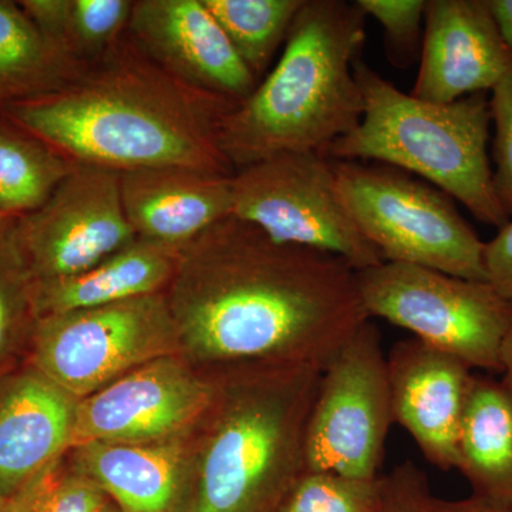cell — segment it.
Segmentation results:
<instances>
[{"label": "cell", "instance_id": "ac0fdd59", "mask_svg": "<svg viewBox=\"0 0 512 512\" xmlns=\"http://www.w3.org/2000/svg\"><path fill=\"white\" fill-rule=\"evenodd\" d=\"M73 463L121 512H187L184 450L158 443H89L73 448Z\"/></svg>", "mask_w": 512, "mask_h": 512}, {"label": "cell", "instance_id": "5b68a950", "mask_svg": "<svg viewBox=\"0 0 512 512\" xmlns=\"http://www.w3.org/2000/svg\"><path fill=\"white\" fill-rule=\"evenodd\" d=\"M363 116L325 156L400 168L460 202L481 224L500 229L511 220L495 194L488 143L490 93L440 104L402 92L357 60Z\"/></svg>", "mask_w": 512, "mask_h": 512}, {"label": "cell", "instance_id": "9a60e30c", "mask_svg": "<svg viewBox=\"0 0 512 512\" xmlns=\"http://www.w3.org/2000/svg\"><path fill=\"white\" fill-rule=\"evenodd\" d=\"M393 423L400 424L431 464L456 470L457 439L474 370L417 339L387 355Z\"/></svg>", "mask_w": 512, "mask_h": 512}, {"label": "cell", "instance_id": "4316f807", "mask_svg": "<svg viewBox=\"0 0 512 512\" xmlns=\"http://www.w3.org/2000/svg\"><path fill=\"white\" fill-rule=\"evenodd\" d=\"M366 16L380 23L387 56L393 66H410L420 59L427 0H357Z\"/></svg>", "mask_w": 512, "mask_h": 512}, {"label": "cell", "instance_id": "277c9868", "mask_svg": "<svg viewBox=\"0 0 512 512\" xmlns=\"http://www.w3.org/2000/svg\"><path fill=\"white\" fill-rule=\"evenodd\" d=\"M217 403L187 512H281L306 473L305 431L320 373L296 363H239Z\"/></svg>", "mask_w": 512, "mask_h": 512}, {"label": "cell", "instance_id": "e0dca14e", "mask_svg": "<svg viewBox=\"0 0 512 512\" xmlns=\"http://www.w3.org/2000/svg\"><path fill=\"white\" fill-rule=\"evenodd\" d=\"M232 177L187 167L121 173L124 214L137 238L188 244L232 215Z\"/></svg>", "mask_w": 512, "mask_h": 512}, {"label": "cell", "instance_id": "7402d4cb", "mask_svg": "<svg viewBox=\"0 0 512 512\" xmlns=\"http://www.w3.org/2000/svg\"><path fill=\"white\" fill-rule=\"evenodd\" d=\"M37 29L77 62L96 63L127 33L133 0H20Z\"/></svg>", "mask_w": 512, "mask_h": 512}, {"label": "cell", "instance_id": "8992f818", "mask_svg": "<svg viewBox=\"0 0 512 512\" xmlns=\"http://www.w3.org/2000/svg\"><path fill=\"white\" fill-rule=\"evenodd\" d=\"M343 204L383 262L487 282L485 242L446 192L400 168L333 160Z\"/></svg>", "mask_w": 512, "mask_h": 512}, {"label": "cell", "instance_id": "1f68e13d", "mask_svg": "<svg viewBox=\"0 0 512 512\" xmlns=\"http://www.w3.org/2000/svg\"><path fill=\"white\" fill-rule=\"evenodd\" d=\"M417 512H512V510L487 503L473 495L464 500H443V498L434 497L427 485L421 491Z\"/></svg>", "mask_w": 512, "mask_h": 512}, {"label": "cell", "instance_id": "7c38bea8", "mask_svg": "<svg viewBox=\"0 0 512 512\" xmlns=\"http://www.w3.org/2000/svg\"><path fill=\"white\" fill-rule=\"evenodd\" d=\"M217 386L192 375L177 356L131 370L80 399L69 451L89 443H158L214 407Z\"/></svg>", "mask_w": 512, "mask_h": 512}, {"label": "cell", "instance_id": "8fae6325", "mask_svg": "<svg viewBox=\"0 0 512 512\" xmlns=\"http://www.w3.org/2000/svg\"><path fill=\"white\" fill-rule=\"evenodd\" d=\"M16 242L36 284L82 274L137 239L120 173L76 164L49 200L16 220Z\"/></svg>", "mask_w": 512, "mask_h": 512}, {"label": "cell", "instance_id": "83f0119b", "mask_svg": "<svg viewBox=\"0 0 512 512\" xmlns=\"http://www.w3.org/2000/svg\"><path fill=\"white\" fill-rule=\"evenodd\" d=\"M113 501L92 480L66 470L62 457L43 474L29 512H107Z\"/></svg>", "mask_w": 512, "mask_h": 512}, {"label": "cell", "instance_id": "52a82bcc", "mask_svg": "<svg viewBox=\"0 0 512 512\" xmlns=\"http://www.w3.org/2000/svg\"><path fill=\"white\" fill-rule=\"evenodd\" d=\"M369 318L409 330L413 338L470 369L501 373V350L512 326V302L483 281L436 269L383 264L356 272Z\"/></svg>", "mask_w": 512, "mask_h": 512}, {"label": "cell", "instance_id": "d590c367", "mask_svg": "<svg viewBox=\"0 0 512 512\" xmlns=\"http://www.w3.org/2000/svg\"><path fill=\"white\" fill-rule=\"evenodd\" d=\"M16 220H13V218L6 217L5 214H2L0 212V235L3 234V232L8 231L10 227H12L13 222Z\"/></svg>", "mask_w": 512, "mask_h": 512}, {"label": "cell", "instance_id": "44dd1931", "mask_svg": "<svg viewBox=\"0 0 512 512\" xmlns=\"http://www.w3.org/2000/svg\"><path fill=\"white\" fill-rule=\"evenodd\" d=\"M86 69L50 42L19 2L0 0V109L59 92Z\"/></svg>", "mask_w": 512, "mask_h": 512}, {"label": "cell", "instance_id": "9c48e42d", "mask_svg": "<svg viewBox=\"0 0 512 512\" xmlns=\"http://www.w3.org/2000/svg\"><path fill=\"white\" fill-rule=\"evenodd\" d=\"M232 215L285 244L339 256L356 272L383 264L343 204L332 158L285 153L232 177Z\"/></svg>", "mask_w": 512, "mask_h": 512}, {"label": "cell", "instance_id": "4fadbf2b", "mask_svg": "<svg viewBox=\"0 0 512 512\" xmlns=\"http://www.w3.org/2000/svg\"><path fill=\"white\" fill-rule=\"evenodd\" d=\"M512 73V52L488 0H427L417 99L447 104L491 93Z\"/></svg>", "mask_w": 512, "mask_h": 512}, {"label": "cell", "instance_id": "6da1fadb", "mask_svg": "<svg viewBox=\"0 0 512 512\" xmlns=\"http://www.w3.org/2000/svg\"><path fill=\"white\" fill-rule=\"evenodd\" d=\"M181 345L208 362L323 370L369 320L355 269L229 215L185 244L168 286Z\"/></svg>", "mask_w": 512, "mask_h": 512}, {"label": "cell", "instance_id": "603a6c76", "mask_svg": "<svg viewBox=\"0 0 512 512\" xmlns=\"http://www.w3.org/2000/svg\"><path fill=\"white\" fill-rule=\"evenodd\" d=\"M76 164L0 111V212L19 220L42 207Z\"/></svg>", "mask_w": 512, "mask_h": 512}, {"label": "cell", "instance_id": "484cf974", "mask_svg": "<svg viewBox=\"0 0 512 512\" xmlns=\"http://www.w3.org/2000/svg\"><path fill=\"white\" fill-rule=\"evenodd\" d=\"M386 480H365L306 471L292 488L281 512H384Z\"/></svg>", "mask_w": 512, "mask_h": 512}, {"label": "cell", "instance_id": "8d00e7d4", "mask_svg": "<svg viewBox=\"0 0 512 512\" xmlns=\"http://www.w3.org/2000/svg\"><path fill=\"white\" fill-rule=\"evenodd\" d=\"M107 512H121V511L119 510V508L116 507V505H113V507H111L110 510Z\"/></svg>", "mask_w": 512, "mask_h": 512}, {"label": "cell", "instance_id": "e575fe53", "mask_svg": "<svg viewBox=\"0 0 512 512\" xmlns=\"http://www.w3.org/2000/svg\"><path fill=\"white\" fill-rule=\"evenodd\" d=\"M501 373H503L504 386L512 393V326L507 338L504 340L503 350H501Z\"/></svg>", "mask_w": 512, "mask_h": 512}, {"label": "cell", "instance_id": "836d02e7", "mask_svg": "<svg viewBox=\"0 0 512 512\" xmlns=\"http://www.w3.org/2000/svg\"><path fill=\"white\" fill-rule=\"evenodd\" d=\"M498 28L512 52V0H488Z\"/></svg>", "mask_w": 512, "mask_h": 512}, {"label": "cell", "instance_id": "d4e9b609", "mask_svg": "<svg viewBox=\"0 0 512 512\" xmlns=\"http://www.w3.org/2000/svg\"><path fill=\"white\" fill-rule=\"evenodd\" d=\"M15 222L0 235V375L12 370L22 348L29 352L37 323L35 281L16 242Z\"/></svg>", "mask_w": 512, "mask_h": 512}, {"label": "cell", "instance_id": "d6986e66", "mask_svg": "<svg viewBox=\"0 0 512 512\" xmlns=\"http://www.w3.org/2000/svg\"><path fill=\"white\" fill-rule=\"evenodd\" d=\"M183 247L137 238L89 271L59 281L35 282L37 319L165 292Z\"/></svg>", "mask_w": 512, "mask_h": 512}, {"label": "cell", "instance_id": "d6a6232c", "mask_svg": "<svg viewBox=\"0 0 512 512\" xmlns=\"http://www.w3.org/2000/svg\"><path fill=\"white\" fill-rule=\"evenodd\" d=\"M47 470H49V468H47ZM43 474L39 478H36L29 487H26L22 493L15 495V497H0V512H29L30 505L33 503V498H35L37 487H39Z\"/></svg>", "mask_w": 512, "mask_h": 512}, {"label": "cell", "instance_id": "5bb4252c", "mask_svg": "<svg viewBox=\"0 0 512 512\" xmlns=\"http://www.w3.org/2000/svg\"><path fill=\"white\" fill-rule=\"evenodd\" d=\"M127 33L192 87L241 103L258 86L204 0H136Z\"/></svg>", "mask_w": 512, "mask_h": 512}, {"label": "cell", "instance_id": "30bf717a", "mask_svg": "<svg viewBox=\"0 0 512 512\" xmlns=\"http://www.w3.org/2000/svg\"><path fill=\"white\" fill-rule=\"evenodd\" d=\"M392 424L387 356L369 319L320 373L306 424V471L379 477Z\"/></svg>", "mask_w": 512, "mask_h": 512}, {"label": "cell", "instance_id": "7a4b0ae2", "mask_svg": "<svg viewBox=\"0 0 512 512\" xmlns=\"http://www.w3.org/2000/svg\"><path fill=\"white\" fill-rule=\"evenodd\" d=\"M237 104L177 79L126 33L59 92L0 111L72 164L120 174L187 167L231 177L220 131Z\"/></svg>", "mask_w": 512, "mask_h": 512}, {"label": "cell", "instance_id": "cb8c5ba5", "mask_svg": "<svg viewBox=\"0 0 512 512\" xmlns=\"http://www.w3.org/2000/svg\"><path fill=\"white\" fill-rule=\"evenodd\" d=\"M305 0H204L235 52L261 79Z\"/></svg>", "mask_w": 512, "mask_h": 512}, {"label": "cell", "instance_id": "ffe728a7", "mask_svg": "<svg viewBox=\"0 0 512 512\" xmlns=\"http://www.w3.org/2000/svg\"><path fill=\"white\" fill-rule=\"evenodd\" d=\"M473 497L512 510V393L501 380L471 379L457 439V466Z\"/></svg>", "mask_w": 512, "mask_h": 512}, {"label": "cell", "instance_id": "ba28073f", "mask_svg": "<svg viewBox=\"0 0 512 512\" xmlns=\"http://www.w3.org/2000/svg\"><path fill=\"white\" fill-rule=\"evenodd\" d=\"M178 348L177 322L158 292L37 319L28 363L80 400Z\"/></svg>", "mask_w": 512, "mask_h": 512}, {"label": "cell", "instance_id": "f546056e", "mask_svg": "<svg viewBox=\"0 0 512 512\" xmlns=\"http://www.w3.org/2000/svg\"><path fill=\"white\" fill-rule=\"evenodd\" d=\"M484 266L488 284L512 302V220L485 242Z\"/></svg>", "mask_w": 512, "mask_h": 512}, {"label": "cell", "instance_id": "f1b7e54d", "mask_svg": "<svg viewBox=\"0 0 512 512\" xmlns=\"http://www.w3.org/2000/svg\"><path fill=\"white\" fill-rule=\"evenodd\" d=\"M495 194L512 217V73L490 93Z\"/></svg>", "mask_w": 512, "mask_h": 512}, {"label": "cell", "instance_id": "2e32d148", "mask_svg": "<svg viewBox=\"0 0 512 512\" xmlns=\"http://www.w3.org/2000/svg\"><path fill=\"white\" fill-rule=\"evenodd\" d=\"M79 400L32 365L0 375V497H15L69 451Z\"/></svg>", "mask_w": 512, "mask_h": 512}, {"label": "cell", "instance_id": "3957f363", "mask_svg": "<svg viewBox=\"0 0 512 512\" xmlns=\"http://www.w3.org/2000/svg\"><path fill=\"white\" fill-rule=\"evenodd\" d=\"M365 25L356 2H303L274 69L222 121L220 146L235 173L279 154L325 156L355 130L363 116L355 63Z\"/></svg>", "mask_w": 512, "mask_h": 512}, {"label": "cell", "instance_id": "4dcf8cb0", "mask_svg": "<svg viewBox=\"0 0 512 512\" xmlns=\"http://www.w3.org/2000/svg\"><path fill=\"white\" fill-rule=\"evenodd\" d=\"M386 480V511L417 512L421 491L429 485L423 471L407 460L394 468Z\"/></svg>", "mask_w": 512, "mask_h": 512}]
</instances>
